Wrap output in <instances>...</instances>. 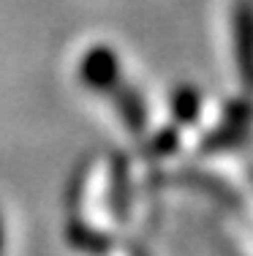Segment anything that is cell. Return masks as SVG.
<instances>
[{
    "mask_svg": "<svg viewBox=\"0 0 253 256\" xmlns=\"http://www.w3.org/2000/svg\"><path fill=\"white\" fill-rule=\"evenodd\" d=\"M82 79L90 84V88H109V84L117 79V60L109 50H93L87 52L82 63Z\"/></svg>",
    "mask_w": 253,
    "mask_h": 256,
    "instance_id": "6da1fadb",
    "label": "cell"
},
{
    "mask_svg": "<svg viewBox=\"0 0 253 256\" xmlns=\"http://www.w3.org/2000/svg\"><path fill=\"white\" fill-rule=\"evenodd\" d=\"M196 112H199L196 93H191V90L177 93V98H174V114H177V120H183V123H194Z\"/></svg>",
    "mask_w": 253,
    "mask_h": 256,
    "instance_id": "7a4b0ae2",
    "label": "cell"
},
{
    "mask_svg": "<svg viewBox=\"0 0 253 256\" xmlns=\"http://www.w3.org/2000/svg\"><path fill=\"white\" fill-rule=\"evenodd\" d=\"M0 251H3V232H0Z\"/></svg>",
    "mask_w": 253,
    "mask_h": 256,
    "instance_id": "3957f363",
    "label": "cell"
}]
</instances>
